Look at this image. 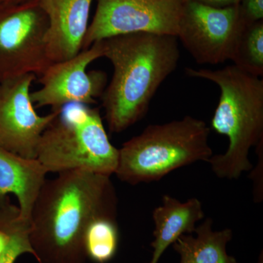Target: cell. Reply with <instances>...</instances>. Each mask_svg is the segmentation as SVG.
<instances>
[{
  "label": "cell",
  "mask_w": 263,
  "mask_h": 263,
  "mask_svg": "<svg viewBox=\"0 0 263 263\" xmlns=\"http://www.w3.org/2000/svg\"><path fill=\"white\" fill-rule=\"evenodd\" d=\"M36 159L48 173L115 174L119 149L109 140L100 109L70 104L43 133Z\"/></svg>",
  "instance_id": "obj_5"
},
{
  "label": "cell",
  "mask_w": 263,
  "mask_h": 263,
  "mask_svg": "<svg viewBox=\"0 0 263 263\" xmlns=\"http://www.w3.org/2000/svg\"><path fill=\"white\" fill-rule=\"evenodd\" d=\"M48 26L38 0L0 5V82L29 74L40 77L49 67Z\"/></svg>",
  "instance_id": "obj_6"
},
{
  "label": "cell",
  "mask_w": 263,
  "mask_h": 263,
  "mask_svg": "<svg viewBox=\"0 0 263 263\" xmlns=\"http://www.w3.org/2000/svg\"><path fill=\"white\" fill-rule=\"evenodd\" d=\"M210 132L206 123L191 116L148 125L119 148L115 174L123 182L136 185L159 181L199 161L207 162L213 156Z\"/></svg>",
  "instance_id": "obj_4"
},
{
  "label": "cell",
  "mask_w": 263,
  "mask_h": 263,
  "mask_svg": "<svg viewBox=\"0 0 263 263\" xmlns=\"http://www.w3.org/2000/svg\"><path fill=\"white\" fill-rule=\"evenodd\" d=\"M103 57L102 41L65 61L51 63L40 76L41 87L31 92L34 107H51L60 110L70 104L91 105L101 98L107 86V75L102 70L87 72L88 67Z\"/></svg>",
  "instance_id": "obj_9"
},
{
  "label": "cell",
  "mask_w": 263,
  "mask_h": 263,
  "mask_svg": "<svg viewBox=\"0 0 263 263\" xmlns=\"http://www.w3.org/2000/svg\"><path fill=\"white\" fill-rule=\"evenodd\" d=\"M239 6L247 23L263 20V0H240Z\"/></svg>",
  "instance_id": "obj_19"
},
{
  "label": "cell",
  "mask_w": 263,
  "mask_h": 263,
  "mask_svg": "<svg viewBox=\"0 0 263 263\" xmlns=\"http://www.w3.org/2000/svg\"><path fill=\"white\" fill-rule=\"evenodd\" d=\"M47 174L37 159L24 158L0 147V201L10 194L14 195L21 217L30 220L34 202Z\"/></svg>",
  "instance_id": "obj_12"
},
{
  "label": "cell",
  "mask_w": 263,
  "mask_h": 263,
  "mask_svg": "<svg viewBox=\"0 0 263 263\" xmlns=\"http://www.w3.org/2000/svg\"><path fill=\"white\" fill-rule=\"evenodd\" d=\"M29 0H0V5H12L21 4Z\"/></svg>",
  "instance_id": "obj_21"
},
{
  "label": "cell",
  "mask_w": 263,
  "mask_h": 263,
  "mask_svg": "<svg viewBox=\"0 0 263 263\" xmlns=\"http://www.w3.org/2000/svg\"><path fill=\"white\" fill-rule=\"evenodd\" d=\"M48 18L46 48L51 63L65 61L83 50L93 0H38Z\"/></svg>",
  "instance_id": "obj_11"
},
{
  "label": "cell",
  "mask_w": 263,
  "mask_h": 263,
  "mask_svg": "<svg viewBox=\"0 0 263 263\" xmlns=\"http://www.w3.org/2000/svg\"><path fill=\"white\" fill-rule=\"evenodd\" d=\"M256 148L258 155V162L254 168L252 169L250 178L253 181L254 202L259 203L263 200V142Z\"/></svg>",
  "instance_id": "obj_18"
},
{
  "label": "cell",
  "mask_w": 263,
  "mask_h": 263,
  "mask_svg": "<svg viewBox=\"0 0 263 263\" xmlns=\"http://www.w3.org/2000/svg\"><path fill=\"white\" fill-rule=\"evenodd\" d=\"M30 221L19 217L10 232V239L6 249L0 255V263H15L24 254H32L34 257L29 240Z\"/></svg>",
  "instance_id": "obj_17"
},
{
  "label": "cell",
  "mask_w": 263,
  "mask_h": 263,
  "mask_svg": "<svg viewBox=\"0 0 263 263\" xmlns=\"http://www.w3.org/2000/svg\"><path fill=\"white\" fill-rule=\"evenodd\" d=\"M185 72L219 86L220 98L211 124L228 137L229 146L226 153L213 155L206 162L217 177L239 179L253 168L249 151L263 142V81L233 65L216 70L187 67Z\"/></svg>",
  "instance_id": "obj_3"
},
{
  "label": "cell",
  "mask_w": 263,
  "mask_h": 263,
  "mask_svg": "<svg viewBox=\"0 0 263 263\" xmlns=\"http://www.w3.org/2000/svg\"><path fill=\"white\" fill-rule=\"evenodd\" d=\"M212 226V218H207L195 228L196 236L185 234L178 238L173 248L180 256L179 263H240L227 250L233 239V230L214 231Z\"/></svg>",
  "instance_id": "obj_14"
},
{
  "label": "cell",
  "mask_w": 263,
  "mask_h": 263,
  "mask_svg": "<svg viewBox=\"0 0 263 263\" xmlns=\"http://www.w3.org/2000/svg\"><path fill=\"white\" fill-rule=\"evenodd\" d=\"M230 61L247 73L263 76V20L245 26Z\"/></svg>",
  "instance_id": "obj_15"
},
{
  "label": "cell",
  "mask_w": 263,
  "mask_h": 263,
  "mask_svg": "<svg viewBox=\"0 0 263 263\" xmlns=\"http://www.w3.org/2000/svg\"><path fill=\"white\" fill-rule=\"evenodd\" d=\"M182 11L183 0H98L83 50L98 41L132 33L176 37Z\"/></svg>",
  "instance_id": "obj_8"
},
{
  "label": "cell",
  "mask_w": 263,
  "mask_h": 263,
  "mask_svg": "<svg viewBox=\"0 0 263 263\" xmlns=\"http://www.w3.org/2000/svg\"><path fill=\"white\" fill-rule=\"evenodd\" d=\"M205 214L202 202L197 198L181 202L168 195L162 197V205L153 212L155 230L152 259L148 263H158L162 254L179 237L193 234L196 224L203 219Z\"/></svg>",
  "instance_id": "obj_13"
},
{
  "label": "cell",
  "mask_w": 263,
  "mask_h": 263,
  "mask_svg": "<svg viewBox=\"0 0 263 263\" xmlns=\"http://www.w3.org/2000/svg\"><path fill=\"white\" fill-rule=\"evenodd\" d=\"M247 23L239 5L216 8L183 0L178 41L200 65L231 60L235 45Z\"/></svg>",
  "instance_id": "obj_7"
},
{
  "label": "cell",
  "mask_w": 263,
  "mask_h": 263,
  "mask_svg": "<svg viewBox=\"0 0 263 263\" xmlns=\"http://www.w3.org/2000/svg\"><path fill=\"white\" fill-rule=\"evenodd\" d=\"M110 176L84 171L46 180L30 217L29 240L38 263H86L84 238L99 218L117 219Z\"/></svg>",
  "instance_id": "obj_1"
},
{
  "label": "cell",
  "mask_w": 263,
  "mask_h": 263,
  "mask_svg": "<svg viewBox=\"0 0 263 263\" xmlns=\"http://www.w3.org/2000/svg\"><path fill=\"white\" fill-rule=\"evenodd\" d=\"M35 79L29 74L0 82V147L27 159H36L43 133L61 110L36 112L30 91Z\"/></svg>",
  "instance_id": "obj_10"
},
{
  "label": "cell",
  "mask_w": 263,
  "mask_h": 263,
  "mask_svg": "<svg viewBox=\"0 0 263 263\" xmlns=\"http://www.w3.org/2000/svg\"><path fill=\"white\" fill-rule=\"evenodd\" d=\"M263 254L262 252H261V254H259V257L258 258V260H257V263H263V257H262Z\"/></svg>",
  "instance_id": "obj_22"
},
{
  "label": "cell",
  "mask_w": 263,
  "mask_h": 263,
  "mask_svg": "<svg viewBox=\"0 0 263 263\" xmlns=\"http://www.w3.org/2000/svg\"><path fill=\"white\" fill-rule=\"evenodd\" d=\"M119 242L117 219L99 218L90 224L84 238L87 259L96 263H107L115 257Z\"/></svg>",
  "instance_id": "obj_16"
},
{
  "label": "cell",
  "mask_w": 263,
  "mask_h": 263,
  "mask_svg": "<svg viewBox=\"0 0 263 263\" xmlns=\"http://www.w3.org/2000/svg\"><path fill=\"white\" fill-rule=\"evenodd\" d=\"M102 43L114 72L100 99L109 131L122 133L145 117L157 89L176 70L179 42L176 36L140 32Z\"/></svg>",
  "instance_id": "obj_2"
},
{
  "label": "cell",
  "mask_w": 263,
  "mask_h": 263,
  "mask_svg": "<svg viewBox=\"0 0 263 263\" xmlns=\"http://www.w3.org/2000/svg\"><path fill=\"white\" fill-rule=\"evenodd\" d=\"M194 1L216 7V8H224V7L239 5L240 0H194Z\"/></svg>",
  "instance_id": "obj_20"
}]
</instances>
